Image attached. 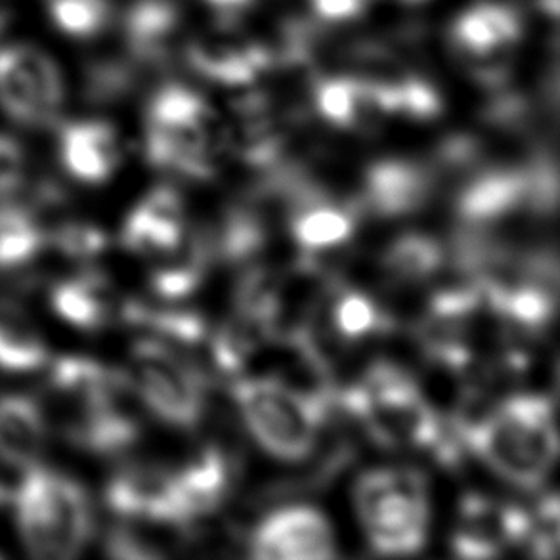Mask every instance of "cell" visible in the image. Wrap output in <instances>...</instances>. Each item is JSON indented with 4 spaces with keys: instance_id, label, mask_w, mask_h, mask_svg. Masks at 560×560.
<instances>
[{
    "instance_id": "6da1fadb",
    "label": "cell",
    "mask_w": 560,
    "mask_h": 560,
    "mask_svg": "<svg viewBox=\"0 0 560 560\" xmlns=\"http://www.w3.org/2000/svg\"><path fill=\"white\" fill-rule=\"evenodd\" d=\"M50 393L66 436L84 452L119 454L137 442L127 375L86 358H61L50 373Z\"/></svg>"
},
{
    "instance_id": "7a4b0ae2",
    "label": "cell",
    "mask_w": 560,
    "mask_h": 560,
    "mask_svg": "<svg viewBox=\"0 0 560 560\" xmlns=\"http://www.w3.org/2000/svg\"><path fill=\"white\" fill-rule=\"evenodd\" d=\"M452 423L463 446L526 490L546 480L557 457L553 408L544 396H515L486 416L459 413Z\"/></svg>"
},
{
    "instance_id": "3957f363",
    "label": "cell",
    "mask_w": 560,
    "mask_h": 560,
    "mask_svg": "<svg viewBox=\"0 0 560 560\" xmlns=\"http://www.w3.org/2000/svg\"><path fill=\"white\" fill-rule=\"evenodd\" d=\"M222 148H226V127L199 94L168 84L153 96L145 152L155 167L189 178H211Z\"/></svg>"
},
{
    "instance_id": "277c9868",
    "label": "cell",
    "mask_w": 560,
    "mask_h": 560,
    "mask_svg": "<svg viewBox=\"0 0 560 560\" xmlns=\"http://www.w3.org/2000/svg\"><path fill=\"white\" fill-rule=\"evenodd\" d=\"M23 544L40 559H69L94 534V513L83 486L58 470L33 465L15 495Z\"/></svg>"
},
{
    "instance_id": "5b68a950",
    "label": "cell",
    "mask_w": 560,
    "mask_h": 560,
    "mask_svg": "<svg viewBox=\"0 0 560 560\" xmlns=\"http://www.w3.org/2000/svg\"><path fill=\"white\" fill-rule=\"evenodd\" d=\"M232 394L253 436L283 462L311 457L335 406V401L301 393L276 378H240Z\"/></svg>"
},
{
    "instance_id": "8992f818",
    "label": "cell",
    "mask_w": 560,
    "mask_h": 560,
    "mask_svg": "<svg viewBox=\"0 0 560 560\" xmlns=\"http://www.w3.org/2000/svg\"><path fill=\"white\" fill-rule=\"evenodd\" d=\"M357 508L372 546L383 555L421 549L427 532V493L417 470H370L357 486Z\"/></svg>"
},
{
    "instance_id": "52a82bcc",
    "label": "cell",
    "mask_w": 560,
    "mask_h": 560,
    "mask_svg": "<svg viewBox=\"0 0 560 560\" xmlns=\"http://www.w3.org/2000/svg\"><path fill=\"white\" fill-rule=\"evenodd\" d=\"M138 398L165 423L194 427L203 411L205 375L160 339H142L127 375Z\"/></svg>"
},
{
    "instance_id": "ba28073f",
    "label": "cell",
    "mask_w": 560,
    "mask_h": 560,
    "mask_svg": "<svg viewBox=\"0 0 560 560\" xmlns=\"http://www.w3.org/2000/svg\"><path fill=\"white\" fill-rule=\"evenodd\" d=\"M63 104V79L48 54L35 46L0 50V106L30 129L50 127Z\"/></svg>"
},
{
    "instance_id": "9c48e42d",
    "label": "cell",
    "mask_w": 560,
    "mask_h": 560,
    "mask_svg": "<svg viewBox=\"0 0 560 560\" xmlns=\"http://www.w3.org/2000/svg\"><path fill=\"white\" fill-rule=\"evenodd\" d=\"M354 77L381 96L388 115L424 121L440 114L439 92L390 48L373 43L360 46L354 52Z\"/></svg>"
},
{
    "instance_id": "30bf717a",
    "label": "cell",
    "mask_w": 560,
    "mask_h": 560,
    "mask_svg": "<svg viewBox=\"0 0 560 560\" xmlns=\"http://www.w3.org/2000/svg\"><path fill=\"white\" fill-rule=\"evenodd\" d=\"M255 559L322 560L335 557L326 516L312 508L280 509L258 524L250 538Z\"/></svg>"
},
{
    "instance_id": "8fae6325",
    "label": "cell",
    "mask_w": 560,
    "mask_h": 560,
    "mask_svg": "<svg viewBox=\"0 0 560 560\" xmlns=\"http://www.w3.org/2000/svg\"><path fill=\"white\" fill-rule=\"evenodd\" d=\"M106 501L121 518L188 526L176 477L160 467L129 465L117 470L107 485Z\"/></svg>"
},
{
    "instance_id": "7c38bea8",
    "label": "cell",
    "mask_w": 560,
    "mask_h": 560,
    "mask_svg": "<svg viewBox=\"0 0 560 560\" xmlns=\"http://www.w3.org/2000/svg\"><path fill=\"white\" fill-rule=\"evenodd\" d=\"M188 61L199 75L226 86H247L270 66V56L230 23L205 31L188 45Z\"/></svg>"
},
{
    "instance_id": "4fadbf2b",
    "label": "cell",
    "mask_w": 560,
    "mask_h": 560,
    "mask_svg": "<svg viewBox=\"0 0 560 560\" xmlns=\"http://www.w3.org/2000/svg\"><path fill=\"white\" fill-rule=\"evenodd\" d=\"M530 515L513 505H498L482 495H467L454 534V551L463 559H488L513 544H524Z\"/></svg>"
},
{
    "instance_id": "5bb4252c",
    "label": "cell",
    "mask_w": 560,
    "mask_h": 560,
    "mask_svg": "<svg viewBox=\"0 0 560 560\" xmlns=\"http://www.w3.org/2000/svg\"><path fill=\"white\" fill-rule=\"evenodd\" d=\"M434 189L431 168L411 161H378L368 168L362 196L354 199L360 212L400 217L421 209Z\"/></svg>"
},
{
    "instance_id": "9a60e30c",
    "label": "cell",
    "mask_w": 560,
    "mask_h": 560,
    "mask_svg": "<svg viewBox=\"0 0 560 560\" xmlns=\"http://www.w3.org/2000/svg\"><path fill=\"white\" fill-rule=\"evenodd\" d=\"M523 23L513 8L482 2L465 10L450 33L452 48L463 68L488 54L515 52Z\"/></svg>"
},
{
    "instance_id": "2e32d148",
    "label": "cell",
    "mask_w": 560,
    "mask_h": 560,
    "mask_svg": "<svg viewBox=\"0 0 560 560\" xmlns=\"http://www.w3.org/2000/svg\"><path fill=\"white\" fill-rule=\"evenodd\" d=\"M60 160L77 180L102 184L119 167L121 144L114 127L107 122H71L61 130Z\"/></svg>"
},
{
    "instance_id": "e0dca14e",
    "label": "cell",
    "mask_w": 560,
    "mask_h": 560,
    "mask_svg": "<svg viewBox=\"0 0 560 560\" xmlns=\"http://www.w3.org/2000/svg\"><path fill=\"white\" fill-rule=\"evenodd\" d=\"M48 440V424L37 401L20 394L0 398V462L15 469L37 465Z\"/></svg>"
},
{
    "instance_id": "ac0fdd59",
    "label": "cell",
    "mask_w": 560,
    "mask_h": 560,
    "mask_svg": "<svg viewBox=\"0 0 560 560\" xmlns=\"http://www.w3.org/2000/svg\"><path fill=\"white\" fill-rule=\"evenodd\" d=\"M176 477L186 523L207 515L226 498L230 465L219 447L207 446Z\"/></svg>"
},
{
    "instance_id": "d6986e66",
    "label": "cell",
    "mask_w": 560,
    "mask_h": 560,
    "mask_svg": "<svg viewBox=\"0 0 560 560\" xmlns=\"http://www.w3.org/2000/svg\"><path fill=\"white\" fill-rule=\"evenodd\" d=\"M52 306L71 326L96 331L115 314V293L104 276L81 273L54 288Z\"/></svg>"
},
{
    "instance_id": "ffe728a7",
    "label": "cell",
    "mask_w": 560,
    "mask_h": 560,
    "mask_svg": "<svg viewBox=\"0 0 560 560\" xmlns=\"http://www.w3.org/2000/svg\"><path fill=\"white\" fill-rule=\"evenodd\" d=\"M178 31V10L167 0H140L127 15V40L138 60H165L173 52Z\"/></svg>"
},
{
    "instance_id": "44dd1931",
    "label": "cell",
    "mask_w": 560,
    "mask_h": 560,
    "mask_svg": "<svg viewBox=\"0 0 560 560\" xmlns=\"http://www.w3.org/2000/svg\"><path fill=\"white\" fill-rule=\"evenodd\" d=\"M48 232L23 205H0V270H14L37 257Z\"/></svg>"
},
{
    "instance_id": "7402d4cb",
    "label": "cell",
    "mask_w": 560,
    "mask_h": 560,
    "mask_svg": "<svg viewBox=\"0 0 560 560\" xmlns=\"http://www.w3.org/2000/svg\"><path fill=\"white\" fill-rule=\"evenodd\" d=\"M46 345L23 312L0 306V370L25 373L45 364Z\"/></svg>"
},
{
    "instance_id": "603a6c76",
    "label": "cell",
    "mask_w": 560,
    "mask_h": 560,
    "mask_svg": "<svg viewBox=\"0 0 560 560\" xmlns=\"http://www.w3.org/2000/svg\"><path fill=\"white\" fill-rule=\"evenodd\" d=\"M446 250L439 240L424 234H406L388 247L383 268L394 281H421L439 272Z\"/></svg>"
},
{
    "instance_id": "cb8c5ba5",
    "label": "cell",
    "mask_w": 560,
    "mask_h": 560,
    "mask_svg": "<svg viewBox=\"0 0 560 560\" xmlns=\"http://www.w3.org/2000/svg\"><path fill=\"white\" fill-rule=\"evenodd\" d=\"M331 327L345 341H357L368 335L386 331L390 319L378 311L372 299L358 291H347L337 296L331 306Z\"/></svg>"
},
{
    "instance_id": "d4e9b609",
    "label": "cell",
    "mask_w": 560,
    "mask_h": 560,
    "mask_svg": "<svg viewBox=\"0 0 560 560\" xmlns=\"http://www.w3.org/2000/svg\"><path fill=\"white\" fill-rule=\"evenodd\" d=\"M52 20L71 37L89 38L112 22L109 0H50Z\"/></svg>"
},
{
    "instance_id": "484cf974",
    "label": "cell",
    "mask_w": 560,
    "mask_h": 560,
    "mask_svg": "<svg viewBox=\"0 0 560 560\" xmlns=\"http://www.w3.org/2000/svg\"><path fill=\"white\" fill-rule=\"evenodd\" d=\"M106 551L114 559L145 560L165 557V549L144 521L122 518L121 524L107 532Z\"/></svg>"
},
{
    "instance_id": "4316f807",
    "label": "cell",
    "mask_w": 560,
    "mask_h": 560,
    "mask_svg": "<svg viewBox=\"0 0 560 560\" xmlns=\"http://www.w3.org/2000/svg\"><path fill=\"white\" fill-rule=\"evenodd\" d=\"M354 96H357V86L352 75L329 77V79L316 81L314 86L316 112L341 129H352Z\"/></svg>"
},
{
    "instance_id": "83f0119b",
    "label": "cell",
    "mask_w": 560,
    "mask_h": 560,
    "mask_svg": "<svg viewBox=\"0 0 560 560\" xmlns=\"http://www.w3.org/2000/svg\"><path fill=\"white\" fill-rule=\"evenodd\" d=\"M48 240H52L54 247L61 255L71 258L96 257L107 243L106 235L100 228L84 222H66L52 235H48Z\"/></svg>"
},
{
    "instance_id": "f1b7e54d",
    "label": "cell",
    "mask_w": 560,
    "mask_h": 560,
    "mask_svg": "<svg viewBox=\"0 0 560 560\" xmlns=\"http://www.w3.org/2000/svg\"><path fill=\"white\" fill-rule=\"evenodd\" d=\"M524 546L530 547L532 555L541 559H553L559 546V500L551 493L539 505L536 516H530L528 536Z\"/></svg>"
},
{
    "instance_id": "f546056e",
    "label": "cell",
    "mask_w": 560,
    "mask_h": 560,
    "mask_svg": "<svg viewBox=\"0 0 560 560\" xmlns=\"http://www.w3.org/2000/svg\"><path fill=\"white\" fill-rule=\"evenodd\" d=\"M25 171L22 145L14 138L0 135V196H10L20 189Z\"/></svg>"
},
{
    "instance_id": "4dcf8cb0",
    "label": "cell",
    "mask_w": 560,
    "mask_h": 560,
    "mask_svg": "<svg viewBox=\"0 0 560 560\" xmlns=\"http://www.w3.org/2000/svg\"><path fill=\"white\" fill-rule=\"evenodd\" d=\"M319 22L347 23L364 14L368 0H308Z\"/></svg>"
},
{
    "instance_id": "1f68e13d",
    "label": "cell",
    "mask_w": 560,
    "mask_h": 560,
    "mask_svg": "<svg viewBox=\"0 0 560 560\" xmlns=\"http://www.w3.org/2000/svg\"><path fill=\"white\" fill-rule=\"evenodd\" d=\"M207 2H209L212 8L220 10L226 18H234V15L240 14L242 10H247L255 0H207Z\"/></svg>"
},
{
    "instance_id": "d6a6232c",
    "label": "cell",
    "mask_w": 560,
    "mask_h": 560,
    "mask_svg": "<svg viewBox=\"0 0 560 560\" xmlns=\"http://www.w3.org/2000/svg\"><path fill=\"white\" fill-rule=\"evenodd\" d=\"M8 22V7L4 0H0V31L7 25Z\"/></svg>"
},
{
    "instance_id": "836d02e7",
    "label": "cell",
    "mask_w": 560,
    "mask_h": 560,
    "mask_svg": "<svg viewBox=\"0 0 560 560\" xmlns=\"http://www.w3.org/2000/svg\"><path fill=\"white\" fill-rule=\"evenodd\" d=\"M7 501H8V492H7V490H4V488H2V486H0V509L4 508V505H7Z\"/></svg>"
},
{
    "instance_id": "e575fe53",
    "label": "cell",
    "mask_w": 560,
    "mask_h": 560,
    "mask_svg": "<svg viewBox=\"0 0 560 560\" xmlns=\"http://www.w3.org/2000/svg\"><path fill=\"white\" fill-rule=\"evenodd\" d=\"M401 2H406V4H421L424 0H401Z\"/></svg>"
}]
</instances>
